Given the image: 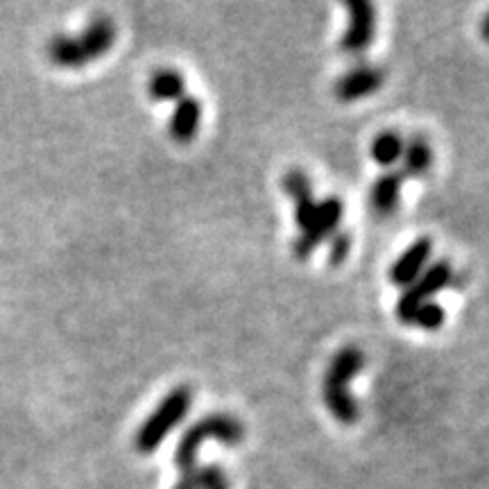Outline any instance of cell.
I'll return each mask as SVG.
<instances>
[{
	"label": "cell",
	"mask_w": 489,
	"mask_h": 489,
	"mask_svg": "<svg viewBox=\"0 0 489 489\" xmlns=\"http://www.w3.org/2000/svg\"><path fill=\"white\" fill-rule=\"evenodd\" d=\"M116 44V23L98 16L80 34H57L48 41V59L59 68H82L105 57Z\"/></svg>",
	"instance_id": "1"
},
{
	"label": "cell",
	"mask_w": 489,
	"mask_h": 489,
	"mask_svg": "<svg viewBox=\"0 0 489 489\" xmlns=\"http://www.w3.org/2000/svg\"><path fill=\"white\" fill-rule=\"evenodd\" d=\"M209 440H216L225 446H238L244 440L243 422L229 413H211L202 417L179 437L177 449H175V465L182 471L195 467L200 446Z\"/></svg>",
	"instance_id": "2"
},
{
	"label": "cell",
	"mask_w": 489,
	"mask_h": 489,
	"mask_svg": "<svg viewBox=\"0 0 489 489\" xmlns=\"http://www.w3.org/2000/svg\"><path fill=\"white\" fill-rule=\"evenodd\" d=\"M193 403V390L188 385H177L161 399L148 419L136 431L134 446L141 456H150L163 444V440L186 419Z\"/></svg>",
	"instance_id": "3"
},
{
	"label": "cell",
	"mask_w": 489,
	"mask_h": 489,
	"mask_svg": "<svg viewBox=\"0 0 489 489\" xmlns=\"http://www.w3.org/2000/svg\"><path fill=\"white\" fill-rule=\"evenodd\" d=\"M453 281V270L446 261H437L431 268H426L422 272V277L408 286V290H403L401 297L397 299V317L403 324H413V317L417 313V308L422 304L433 302L440 290H444L449 283Z\"/></svg>",
	"instance_id": "4"
},
{
	"label": "cell",
	"mask_w": 489,
	"mask_h": 489,
	"mask_svg": "<svg viewBox=\"0 0 489 489\" xmlns=\"http://www.w3.org/2000/svg\"><path fill=\"white\" fill-rule=\"evenodd\" d=\"M345 213V207H342L340 197H326L324 202L317 204V218L306 231L297 236V240L293 243L295 256L299 261H306L313 252L317 250V244L324 243L326 238H331L336 227L340 225V218Z\"/></svg>",
	"instance_id": "5"
},
{
	"label": "cell",
	"mask_w": 489,
	"mask_h": 489,
	"mask_svg": "<svg viewBox=\"0 0 489 489\" xmlns=\"http://www.w3.org/2000/svg\"><path fill=\"white\" fill-rule=\"evenodd\" d=\"M349 28L340 39V50L345 55H360L370 48L376 34V10L367 0H349Z\"/></svg>",
	"instance_id": "6"
},
{
	"label": "cell",
	"mask_w": 489,
	"mask_h": 489,
	"mask_svg": "<svg viewBox=\"0 0 489 489\" xmlns=\"http://www.w3.org/2000/svg\"><path fill=\"white\" fill-rule=\"evenodd\" d=\"M385 82L383 68L370 66V64H360V66L347 71L340 80L336 82V98L340 102H356L363 98L372 96L379 91Z\"/></svg>",
	"instance_id": "7"
},
{
	"label": "cell",
	"mask_w": 489,
	"mask_h": 489,
	"mask_svg": "<svg viewBox=\"0 0 489 489\" xmlns=\"http://www.w3.org/2000/svg\"><path fill=\"white\" fill-rule=\"evenodd\" d=\"M433 254V240L431 238H417L390 268V281L399 288H408L413 286L422 272L426 270L428 259Z\"/></svg>",
	"instance_id": "8"
},
{
	"label": "cell",
	"mask_w": 489,
	"mask_h": 489,
	"mask_svg": "<svg viewBox=\"0 0 489 489\" xmlns=\"http://www.w3.org/2000/svg\"><path fill=\"white\" fill-rule=\"evenodd\" d=\"M322 397H324L326 408L331 410V415L338 422L345 424V426H351V424L358 422V403H356L354 394L349 392V383L324 374V381H322Z\"/></svg>",
	"instance_id": "9"
},
{
	"label": "cell",
	"mask_w": 489,
	"mask_h": 489,
	"mask_svg": "<svg viewBox=\"0 0 489 489\" xmlns=\"http://www.w3.org/2000/svg\"><path fill=\"white\" fill-rule=\"evenodd\" d=\"M202 123V102L197 98L184 96L182 100H177L175 105L173 116H170V136H173L177 143H188V141L195 139L197 130H200Z\"/></svg>",
	"instance_id": "10"
},
{
	"label": "cell",
	"mask_w": 489,
	"mask_h": 489,
	"mask_svg": "<svg viewBox=\"0 0 489 489\" xmlns=\"http://www.w3.org/2000/svg\"><path fill=\"white\" fill-rule=\"evenodd\" d=\"M403 175L401 173H383L372 186V209L376 216H390L397 211L399 197H401Z\"/></svg>",
	"instance_id": "11"
},
{
	"label": "cell",
	"mask_w": 489,
	"mask_h": 489,
	"mask_svg": "<svg viewBox=\"0 0 489 489\" xmlns=\"http://www.w3.org/2000/svg\"><path fill=\"white\" fill-rule=\"evenodd\" d=\"M186 80L175 68H159L148 82V93L157 102H177L186 96Z\"/></svg>",
	"instance_id": "12"
},
{
	"label": "cell",
	"mask_w": 489,
	"mask_h": 489,
	"mask_svg": "<svg viewBox=\"0 0 489 489\" xmlns=\"http://www.w3.org/2000/svg\"><path fill=\"white\" fill-rule=\"evenodd\" d=\"M403 168L401 175L406 177H422L433 163V150L424 136H413L403 148Z\"/></svg>",
	"instance_id": "13"
},
{
	"label": "cell",
	"mask_w": 489,
	"mask_h": 489,
	"mask_svg": "<svg viewBox=\"0 0 489 489\" xmlns=\"http://www.w3.org/2000/svg\"><path fill=\"white\" fill-rule=\"evenodd\" d=\"M403 148H406V141L397 132H383L372 143V159L379 166L388 168V166H392V163H397L403 157Z\"/></svg>",
	"instance_id": "14"
},
{
	"label": "cell",
	"mask_w": 489,
	"mask_h": 489,
	"mask_svg": "<svg viewBox=\"0 0 489 489\" xmlns=\"http://www.w3.org/2000/svg\"><path fill=\"white\" fill-rule=\"evenodd\" d=\"M281 186L283 191H286V195H288L293 202H302V200H308V197H313L311 179H308L302 170H290V173L283 175Z\"/></svg>",
	"instance_id": "15"
},
{
	"label": "cell",
	"mask_w": 489,
	"mask_h": 489,
	"mask_svg": "<svg viewBox=\"0 0 489 489\" xmlns=\"http://www.w3.org/2000/svg\"><path fill=\"white\" fill-rule=\"evenodd\" d=\"M218 465H200L191 467V469L182 471L179 480L175 483L173 489H204L207 483L211 480V476L216 474Z\"/></svg>",
	"instance_id": "16"
},
{
	"label": "cell",
	"mask_w": 489,
	"mask_h": 489,
	"mask_svg": "<svg viewBox=\"0 0 489 489\" xmlns=\"http://www.w3.org/2000/svg\"><path fill=\"white\" fill-rule=\"evenodd\" d=\"M444 320V308L437 302H426L417 308V313L413 317V324H417L424 331H437V329H442Z\"/></svg>",
	"instance_id": "17"
},
{
	"label": "cell",
	"mask_w": 489,
	"mask_h": 489,
	"mask_svg": "<svg viewBox=\"0 0 489 489\" xmlns=\"http://www.w3.org/2000/svg\"><path fill=\"white\" fill-rule=\"evenodd\" d=\"M315 218H317V202L313 200V197H308V200H302V202H295V222H297L299 227V234L306 231L308 227L315 222Z\"/></svg>",
	"instance_id": "18"
},
{
	"label": "cell",
	"mask_w": 489,
	"mask_h": 489,
	"mask_svg": "<svg viewBox=\"0 0 489 489\" xmlns=\"http://www.w3.org/2000/svg\"><path fill=\"white\" fill-rule=\"evenodd\" d=\"M351 247V236L347 234H336L331 236V247H329V263L331 265H342L345 263L347 254H349Z\"/></svg>",
	"instance_id": "19"
},
{
	"label": "cell",
	"mask_w": 489,
	"mask_h": 489,
	"mask_svg": "<svg viewBox=\"0 0 489 489\" xmlns=\"http://www.w3.org/2000/svg\"><path fill=\"white\" fill-rule=\"evenodd\" d=\"M204 489H229V478H227V474L222 467H218L216 474L211 476V480H209L207 487Z\"/></svg>",
	"instance_id": "20"
},
{
	"label": "cell",
	"mask_w": 489,
	"mask_h": 489,
	"mask_svg": "<svg viewBox=\"0 0 489 489\" xmlns=\"http://www.w3.org/2000/svg\"><path fill=\"white\" fill-rule=\"evenodd\" d=\"M480 37H483L485 41H487V44H489V12H487V14H485L483 23H480Z\"/></svg>",
	"instance_id": "21"
}]
</instances>
